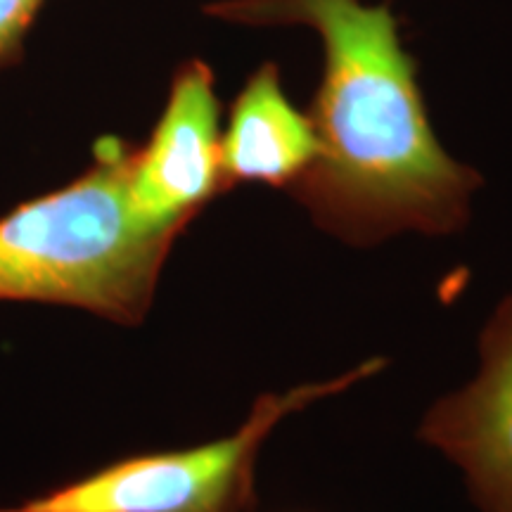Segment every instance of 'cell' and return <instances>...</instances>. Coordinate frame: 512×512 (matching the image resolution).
<instances>
[{
	"instance_id": "obj_1",
	"label": "cell",
	"mask_w": 512,
	"mask_h": 512,
	"mask_svg": "<svg viewBox=\"0 0 512 512\" xmlns=\"http://www.w3.org/2000/svg\"><path fill=\"white\" fill-rule=\"evenodd\" d=\"M204 12L318 31L323 76L309 114L318 152L290 192L320 228L373 245L408 230L444 235L463 226L482 176L434 136L418 64L403 50L389 0H221Z\"/></svg>"
},
{
	"instance_id": "obj_2",
	"label": "cell",
	"mask_w": 512,
	"mask_h": 512,
	"mask_svg": "<svg viewBox=\"0 0 512 512\" xmlns=\"http://www.w3.org/2000/svg\"><path fill=\"white\" fill-rule=\"evenodd\" d=\"M136 147L102 138L83 174L0 219V302L76 306L136 325L178 238L138 219L128 195Z\"/></svg>"
},
{
	"instance_id": "obj_3",
	"label": "cell",
	"mask_w": 512,
	"mask_h": 512,
	"mask_svg": "<svg viewBox=\"0 0 512 512\" xmlns=\"http://www.w3.org/2000/svg\"><path fill=\"white\" fill-rule=\"evenodd\" d=\"M382 361H368L337 380L268 394L238 432L188 451L121 460L95 475L24 505L34 512H247L254 463L280 420L351 384L368 380Z\"/></svg>"
},
{
	"instance_id": "obj_4",
	"label": "cell",
	"mask_w": 512,
	"mask_h": 512,
	"mask_svg": "<svg viewBox=\"0 0 512 512\" xmlns=\"http://www.w3.org/2000/svg\"><path fill=\"white\" fill-rule=\"evenodd\" d=\"M221 105L216 76L202 60L176 69L155 131L133 150L128 195L138 219L157 230H181L216 195L221 171Z\"/></svg>"
},
{
	"instance_id": "obj_5",
	"label": "cell",
	"mask_w": 512,
	"mask_h": 512,
	"mask_svg": "<svg viewBox=\"0 0 512 512\" xmlns=\"http://www.w3.org/2000/svg\"><path fill=\"white\" fill-rule=\"evenodd\" d=\"M479 361L475 380L432 408L422 437L465 472L484 512H512V294L486 323Z\"/></svg>"
},
{
	"instance_id": "obj_6",
	"label": "cell",
	"mask_w": 512,
	"mask_h": 512,
	"mask_svg": "<svg viewBox=\"0 0 512 512\" xmlns=\"http://www.w3.org/2000/svg\"><path fill=\"white\" fill-rule=\"evenodd\" d=\"M316 152L309 114H302L287 100L278 64H261L235 98L228 128L221 136L226 190L240 183L290 190L316 159Z\"/></svg>"
},
{
	"instance_id": "obj_7",
	"label": "cell",
	"mask_w": 512,
	"mask_h": 512,
	"mask_svg": "<svg viewBox=\"0 0 512 512\" xmlns=\"http://www.w3.org/2000/svg\"><path fill=\"white\" fill-rule=\"evenodd\" d=\"M46 0H0V72L22 60L24 38Z\"/></svg>"
},
{
	"instance_id": "obj_8",
	"label": "cell",
	"mask_w": 512,
	"mask_h": 512,
	"mask_svg": "<svg viewBox=\"0 0 512 512\" xmlns=\"http://www.w3.org/2000/svg\"><path fill=\"white\" fill-rule=\"evenodd\" d=\"M8 512H34V510H29V508H17V510H8Z\"/></svg>"
}]
</instances>
